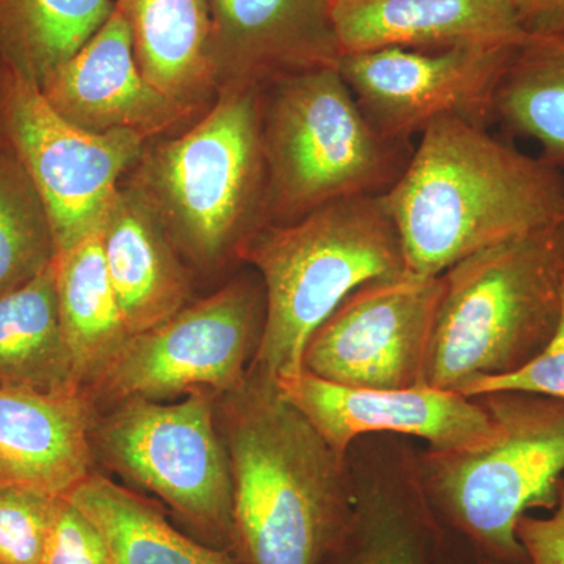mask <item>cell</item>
I'll return each instance as SVG.
<instances>
[{"mask_svg":"<svg viewBox=\"0 0 564 564\" xmlns=\"http://www.w3.org/2000/svg\"><path fill=\"white\" fill-rule=\"evenodd\" d=\"M58 497L0 486V564H41Z\"/></svg>","mask_w":564,"mask_h":564,"instance_id":"obj_27","label":"cell"},{"mask_svg":"<svg viewBox=\"0 0 564 564\" xmlns=\"http://www.w3.org/2000/svg\"><path fill=\"white\" fill-rule=\"evenodd\" d=\"M263 323L261 278H239L161 325L129 337L85 393L93 406L182 392L221 395L247 377Z\"/></svg>","mask_w":564,"mask_h":564,"instance_id":"obj_9","label":"cell"},{"mask_svg":"<svg viewBox=\"0 0 564 564\" xmlns=\"http://www.w3.org/2000/svg\"><path fill=\"white\" fill-rule=\"evenodd\" d=\"M99 232L129 334L148 332L180 313L188 296L187 273L161 218L132 184L115 193Z\"/></svg>","mask_w":564,"mask_h":564,"instance_id":"obj_19","label":"cell"},{"mask_svg":"<svg viewBox=\"0 0 564 564\" xmlns=\"http://www.w3.org/2000/svg\"><path fill=\"white\" fill-rule=\"evenodd\" d=\"M55 269L62 332L85 391L131 337L107 272L101 232L57 254Z\"/></svg>","mask_w":564,"mask_h":564,"instance_id":"obj_21","label":"cell"},{"mask_svg":"<svg viewBox=\"0 0 564 564\" xmlns=\"http://www.w3.org/2000/svg\"><path fill=\"white\" fill-rule=\"evenodd\" d=\"M0 388L82 389L62 332L55 261L28 284L0 296Z\"/></svg>","mask_w":564,"mask_h":564,"instance_id":"obj_22","label":"cell"},{"mask_svg":"<svg viewBox=\"0 0 564 564\" xmlns=\"http://www.w3.org/2000/svg\"><path fill=\"white\" fill-rule=\"evenodd\" d=\"M57 258L46 207L17 152L0 154V296L39 276Z\"/></svg>","mask_w":564,"mask_h":564,"instance_id":"obj_26","label":"cell"},{"mask_svg":"<svg viewBox=\"0 0 564 564\" xmlns=\"http://www.w3.org/2000/svg\"><path fill=\"white\" fill-rule=\"evenodd\" d=\"M113 0H0V54L43 84L113 13Z\"/></svg>","mask_w":564,"mask_h":564,"instance_id":"obj_25","label":"cell"},{"mask_svg":"<svg viewBox=\"0 0 564 564\" xmlns=\"http://www.w3.org/2000/svg\"><path fill=\"white\" fill-rule=\"evenodd\" d=\"M492 122L534 141L538 158L564 181V33H530L514 52L497 85Z\"/></svg>","mask_w":564,"mask_h":564,"instance_id":"obj_23","label":"cell"},{"mask_svg":"<svg viewBox=\"0 0 564 564\" xmlns=\"http://www.w3.org/2000/svg\"><path fill=\"white\" fill-rule=\"evenodd\" d=\"M41 564H115L99 527L68 496L58 497Z\"/></svg>","mask_w":564,"mask_h":564,"instance_id":"obj_28","label":"cell"},{"mask_svg":"<svg viewBox=\"0 0 564 564\" xmlns=\"http://www.w3.org/2000/svg\"><path fill=\"white\" fill-rule=\"evenodd\" d=\"M340 52L519 47L530 33L511 0H332Z\"/></svg>","mask_w":564,"mask_h":564,"instance_id":"obj_17","label":"cell"},{"mask_svg":"<svg viewBox=\"0 0 564 564\" xmlns=\"http://www.w3.org/2000/svg\"><path fill=\"white\" fill-rule=\"evenodd\" d=\"M384 199L408 272L422 276L564 220V181L555 170L458 117L423 129Z\"/></svg>","mask_w":564,"mask_h":564,"instance_id":"obj_2","label":"cell"},{"mask_svg":"<svg viewBox=\"0 0 564 564\" xmlns=\"http://www.w3.org/2000/svg\"><path fill=\"white\" fill-rule=\"evenodd\" d=\"M40 88L65 120L95 133L129 131L150 139L195 111L166 98L144 79L128 22L117 9Z\"/></svg>","mask_w":564,"mask_h":564,"instance_id":"obj_16","label":"cell"},{"mask_svg":"<svg viewBox=\"0 0 564 564\" xmlns=\"http://www.w3.org/2000/svg\"><path fill=\"white\" fill-rule=\"evenodd\" d=\"M529 33H564V0H511Z\"/></svg>","mask_w":564,"mask_h":564,"instance_id":"obj_31","label":"cell"},{"mask_svg":"<svg viewBox=\"0 0 564 564\" xmlns=\"http://www.w3.org/2000/svg\"><path fill=\"white\" fill-rule=\"evenodd\" d=\"M139 162L133 187L196 262L217 263L231 252L239 258L269 225L259 88H218L202 120L148 148Z\"/></svg>","mask_w":564,"mask_h":564,"instance_id":"obj_5","label":"cell"},{"mask_svg":"<svg viewBox=\"0 0 564 564\" xmlns=\"http://www.w3.org/2000/svg\"><path fill=\"white\" fill-rule=\"evenodd\" d=\"M68 497L99 527L115 564H237L185 536L143 497L102 475L91 473Z\"/></svg>","mask_w":564,"mask_h":564,"instance_id":"obj_24","label":"cell"},{"mask_svg":"<svg viewBox=\"0 0 564 564\" xmlns=\"http://www.w3.org/2000/svg\"><path fill=\"white\" fill-rule=\"evenodd\" d=\"M269 223L285 225L358 196L386 195L414 144L373 128L337 68L289 74L259 88Z\"/></svg>","mask_w":564,"mask_h":564,"instance_id":"obj_6","label":"cell"},{"mask_svg":"<svg viewBox=\"0 0 564 564\" xmlns=\"http://www.w3.org/2000/svg\"><path fill=\"white\" fill-rule=\"evenodd\" d=\"M519 47H383L344 54L337 69L377 131L413 143L440 117L488 128L497 85Z\"/></svg>","mask_w":564,"mask_h":564,"instance_id":"obj_12","label":"cell"},{"mask_svg":"<svg viewBox=\"0 0 564 564\" xmlns=\"http://www.w3.org/2000/svg\"><path fill=\"white\" fill-rule=\"evenodd\" d=\"M500 436L477 451L415 452L423 491L440 521L480 552L484 564H525L516 536L530 510L552 511L564 474V400L541 393L475 395Z\"/></svg>","mask_w":564,"mask_h":564,"instance_id":"obj_7","label":"cell"},{"mask_svg":"<svg viewBox=\"0 0 564 564\" xmlns=\"http://www.w3.org/2000/svg\"><path fill=\"white\" fill-rule=\"evenodd\" d=\"M218 397L231 466L234 549L247 564L328 563L351 524L347 456L254 367Z\"/></svg>","mask_w":564,"mask_h":564,"instance_id":"obj_1","label":"cell"},{"mask_svg":"<svg viewBox=\"0 0 564 564\" xmlns=\"http://www.w3.org/2000/svg\"><path fill=\"white\" fill-rule=\"evenodd\" d=\"M131 31L133 55L155 90L187 109L217 90L207 0H113Z\"/></svg>","mask_w":564,"mask_h":564,"instance_id":"obj_20","label":"cell"},{"mask_svg":"<svg viewBox=\"0 0 564 564\" xmlns=\"http://www.w3.org/2000/svg\"><path fill=\"white\" fill-rule=\"evenodd\" d=\"M217 90L261 88L289 74L337 68L332 0H207Z\"/></svg>","mask_w":564,"mask_h":564,"instance_id":"obj_15","label":"cell"},{"mask_svg":"<svg viewBox=\"0 0 564 564\" xmlns=\"http://www.w3.org/2000/svg\"><path fill=\"white\" fill-rule=\"evenodd\" d=\"M443 281L425 383L464 393L522 369L554 339L564 307V220L475 252Z\"/></svg>","mask_w":564,"mask_h":564,"instance_id":"obj_4","label":"cell"},{"mask_svg":"<svg viewBox=\"0 0 564 564\" xmlns=\"http://www.w3.org/2000/svg\"><path fill=\"white\" fill-rule=\"evenodd\" d=\"M265 292V323L251 367L273 380L303 372L307 340L366 282L408 272L384 195L343 199L243 245Z\"/></svg>","mask_w":564,"mask_h":564,"instance_id":"obj_3","label":"cell"},{"mask_svg":"<svg viewBox=\"0 0 564 564\" xmlns=\"http://www.w3.org/2000/svg\"><path fill=\"white\" fill-rule=\"evenodd\" d=\"M281 392L347 456L356 440L370 434L417 437L440 452L477 451L500 436L499 423L474 397L423 384L410 389H359L303 372L278 380Z\"/></svg>","mask_w":564,"mask_h":564,"instance_id":"obj_13","label":"cell"},{"mask_svg":"<svg viewBox=\"0 0 564 564\" xmlns=\"http://www.w3.org/2000/svg\"><path fill=\"white\" fill-rule=\"evenodd\" d=\"M370 434L347 452L352 518L326 564H440L441 521L423 491L415 451Z\"/></svg>","mask_w":564,"mask_h":564,"instance_id":"obj_14","label":"cell"},{"mask_svg":"<svg viewBox=\"0 0 564 564\" xmlns=\"http://www.w3.org/2000/svg\"><path fill=\"white\" fill-rule=\"evenodd\" d=\"M443 291V274L404 272L366 282L310 337L304 372L359 389L426 384V358Z\"/></svg>","mask_w":564,"mask_h":564,"instance_id":"obj_11","label":"cell"},{"mask_svg":"<svg viewBox=\"0 0 564 564\" xmlns=\"http://www.w3.org/2000/svg\"><path fill=\"white\" fill-rule=\"evenodd\" d=\"M207 391L182 402L132 399L113 404L91 425L93 454L115 473L162 499L193 529L215 543L231 545V466L214 400Z\"/></svg>","mask_w":564,"mask_h":564,"instance_id":"obj_8","label":"cell"},{"mask_svg":"<svg viewBox=\"0 0 564 564\" xmlns=\"http://www.w3.org/2000/svg\"><path fill=\"white\" fill-rule=\"evenodd\" d=\"M494 391L533 392L564 400V307L554 339L541 355L513 373L485 378L470 384L463 395L475 397Z\"/></svg>","mask_w":564,"mask_h":564,"instance_id":"obj_29","label":"cell"},{"mask_svg":"<svg viewBox=\"0 0 564 564\" xmlns=\"http://www.w3.org/2000/svg\"><path fill=\"white\" fill-rule=\"evenodd\" d=\"M516 536L524 549L525 564H564V474L551 516H522L516 525Z\"/></svg>","mask_w":564,"mask_h":564,"instance_id":"obj_30","label":"cell"},{"mask_svg":"<svg viewBox=\"0 0 564 564\" xmlns=\"http://www.w3.org/2000/svg\"><path fill=\"white\" fill-rule=\"evenodd\" d=\"M2 106L11 144L46 207L62 254L99 231L122 174L140 161L148 139L85 131L47 102L35 80L10 66Z\"/></svg>","mask_w":564,"mask_h":564,"instance_id":"obj_10","label":"cell"},{"mask_svg":"<svg viewBox=\"0 0 564 564\" xmlns=\"http://www.w3.org/2000/svg\"><path fill=\"white\" fill-rule=\"evenodd\" d=\"M93 421L84 389L0 388V486L68 496L91 474Z\"/></svg>","mask_w":564,"mask_h":564,"instance_id":"obj_18","label":"cell"}]
</instances>
